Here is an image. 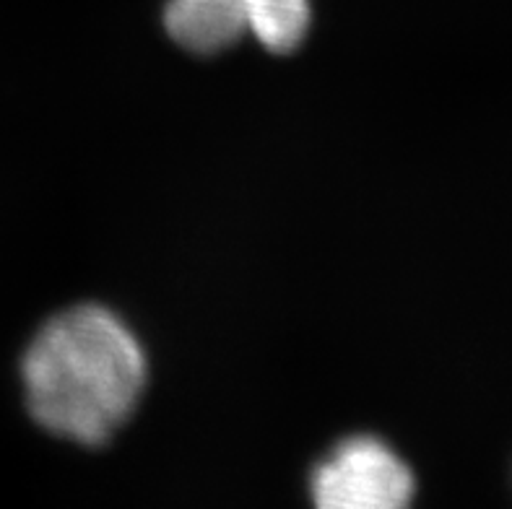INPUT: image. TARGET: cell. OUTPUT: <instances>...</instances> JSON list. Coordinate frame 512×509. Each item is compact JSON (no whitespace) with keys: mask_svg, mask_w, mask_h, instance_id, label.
<instances>
[{"mask_svg":"<svg viewBox=\"0 0 512 509\" xmlns=\"http://www.w3.org/2000/svg\"><path fill=\"white\" fill-rule=\"evenodd\" d=\"M21 374L26 406L42 429L78 445H102L141 398L146 356L120 317L78 304L34 336Z\"/></svg>","mask_w":512,"mask_h":509,"instance_id":"6da1fadb","label":"cell"},{"mask_svg":"<svg viewBox=\"0 0 512 509\" xmlns=\"http://www.w3.org/2000/svg\"><path fill=\"white\" fill-rule=\"evenodd\" d=\"M312 499L323 509H398L414 499V476L372 437H351L312 471Z\"/></svg>","mask_w":512,"mask_h":509,"instance_id":"7a4b0ae2","label":"cell"},{"mask_svg":"<svg viewBox=\"0 0 512 509\" xmlns=\"http://www.w3.org/2000/svg\"><path fill=\"white\" fill-rule=\"evenodd\" d=\"M250 8L253 0H167L164 26L185 50L214 55L245 37Z\"/></svg>","mask_w":512,"mask_h":509,"instance_id":"3957f363","label":"cell"}]
</instances>
